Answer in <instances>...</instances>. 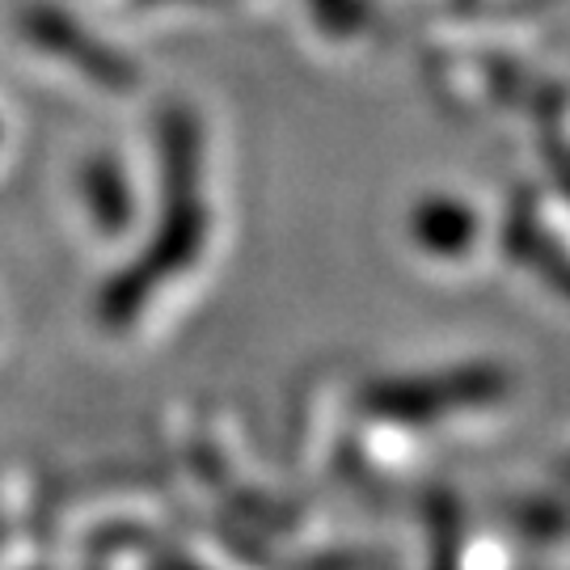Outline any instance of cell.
Here are the masks:
<instances>
[{
	"label": "cell",
	"mask_w": 570,
	"mask_h": 570,
	"mask_svg": "<svg viewBox=\"0 0 570 570\" xmlns=\"http://www.w3.org/2000/svg\"><path fill=\"white\" fill-rule=\"evenodd\" d=\"M317 18L326 21L330 35H351L360 30V0H313Z\"/></svg>",
	"instance_id": "cell-3"
},
{
	"label": "cell",
	"mask_w": 570,
	"mask_h": 570,
	"mask_svg": "<svg viewBox=\"0 0 570 570\" xmlns=\"http://www.w3.org/2000/svg\"><path fill=\"white\" fill-rule=\"evenodd\" d=\"M21 30H26V39L35 42V47L51 51V56H60L63 63H72L77 72H85L89 81L102 85V89L127 94L131 85L140 81L136 63L127 60L122 51L106 47L98 35L81 30L68 13L51 9V4H30V9L21 13Z\"/></svg>",
	"instance_id": "cell-1"
},
{
	"label": "cell",
	"mask_w": 570,
	"mask_h": 570,
	"mask_svg": "<svg viewBox=\"0 0 570 570\" xmlns=\"http://www.w3.org/2000/svg\"><path fill=\"white\" fill-rule=\"evenodd\" d=\"M89 186L98 190V212H102V220H115L119 216L122 220V212H127V199H122V178H119V169L110 165V157H98V161L89 165Z\"/></svg>",
	"instance_id": "cell-2"
}]
</instances>
